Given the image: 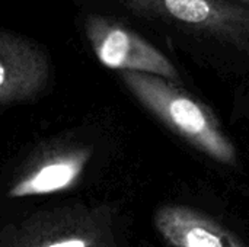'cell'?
I'll return each instance as SVG.
<instances>
[{
    "mask_svg": "<svg viewBox=\"0 0 249 247\" xmlns=\"http://www.w3.org/2000/svg\"><path fill=\"white\" fill-rule=\"evenodd\" d=\"M193 51L249 58V10L226 0H123Z\"/></svg>",
    "mask_w": 249,
    "mask_h": 247,
    "instance_id": "cell-1",
    "label": "cell"
},
{
    "mask_svg": "<svg viewBox=\"0 0 249 247\" xmlns=\"http://www.w3.org/2000/svg\"><path fill=\"white\" fill-rule=\"evenodd\" d=\"M128 92L168 130L209 159L236 166L238 150L213 111L179 83L146 73L121 71Z\"/></svg>",
    "mask_w": 249,
    "mask_h": 247,
    "instance_id": "cell-2",
    "label": "cell"
},
{
    "mask_svg": "<svg viewBox=\"0 0 249 247\" xmlns=\"http://www.w3.org/2000/svg\"><path fill=\"white\" fill-rule=\"evenodd\" d=\"M0 247H120L112 213L105 207L42 211L7 227Z\"/></svg>",
    "mask_w": 249,
    "mask_h": 247,
    "instance_id": "cell-3",
    "label": "cell"
},
{
    "mask_svg": "<svg viewBox=\"0 0 249 247\" xmlns=\"http://www.w3.org/2000/svg\"><path fill=\"white\" fill-rule=\"evenodd\" d=\"M85 36L101 64L108 68L146 73L182 83L177 66L158 47L121 20L89 13L83 20Z\"/></svg>",
    "mask_w": 249,
    "mask_h": 247,
    "instance_id": "cell-4",
    "label": "cell"
},
{
    "mask_svg": "<svg viewBox=\"0 0 249 247\" xmlns=\"http://www.w3.org/2000/svg\"><path fill=\"white\" fill-rule=\"evenodd\" d=\"M51 77V60L36 41L0 28V106L29 102Z\"/></svg>",
    "mask_w": 249,
    "mask_h": 247,
    "instance_id": "cell-5",
    "label": "cell"
},
{
    "mask_svg": "<svg viewBox=\"0 0 249 247\" xmlns=\"http://www.w3.org/2000/svg\"><path fill=\"white\" fill-rule=\"evenodd\" d=\"M153 223L171 247H249L239 234L187 205L158 208Z\"/></svg>",
    "mask_w": 249,
    "mask_h": 247,
    "instance_id": "cell-6",
    "label": "cell"
},
{
    "mask_svg": "<svg viewBox=\"0 0 249 247\" xmlns=\"http://www.w3.org/2000/svg\"><path fill=\"white\" fill-rule=\"evenodd\" d=\"M92 153L88 148L57 151L34 165L9 189L13 199L50 195L70 189L82 176Z\"/></svg>",
    "mask_w": 249,
    "mask_h": 247,
    "instance_id": "cell-7",
    "label": "cell"
},
{
    "mask_svg": "<svg viewBox=\"0 0 249 247\" xmlns=\"http://www.w3.org/2000/svg\"><path fill=\"white\" fill-rule=\"evenodd\" d=\"M226 1H231V3H233L236 6H241V7L249 10V0H226Z\"/></svg>",
    "mask_w": 249,
    "mask_h": 247,
    "instance_id": "cell-8",
    "label": "cell"
}]
</instances>
